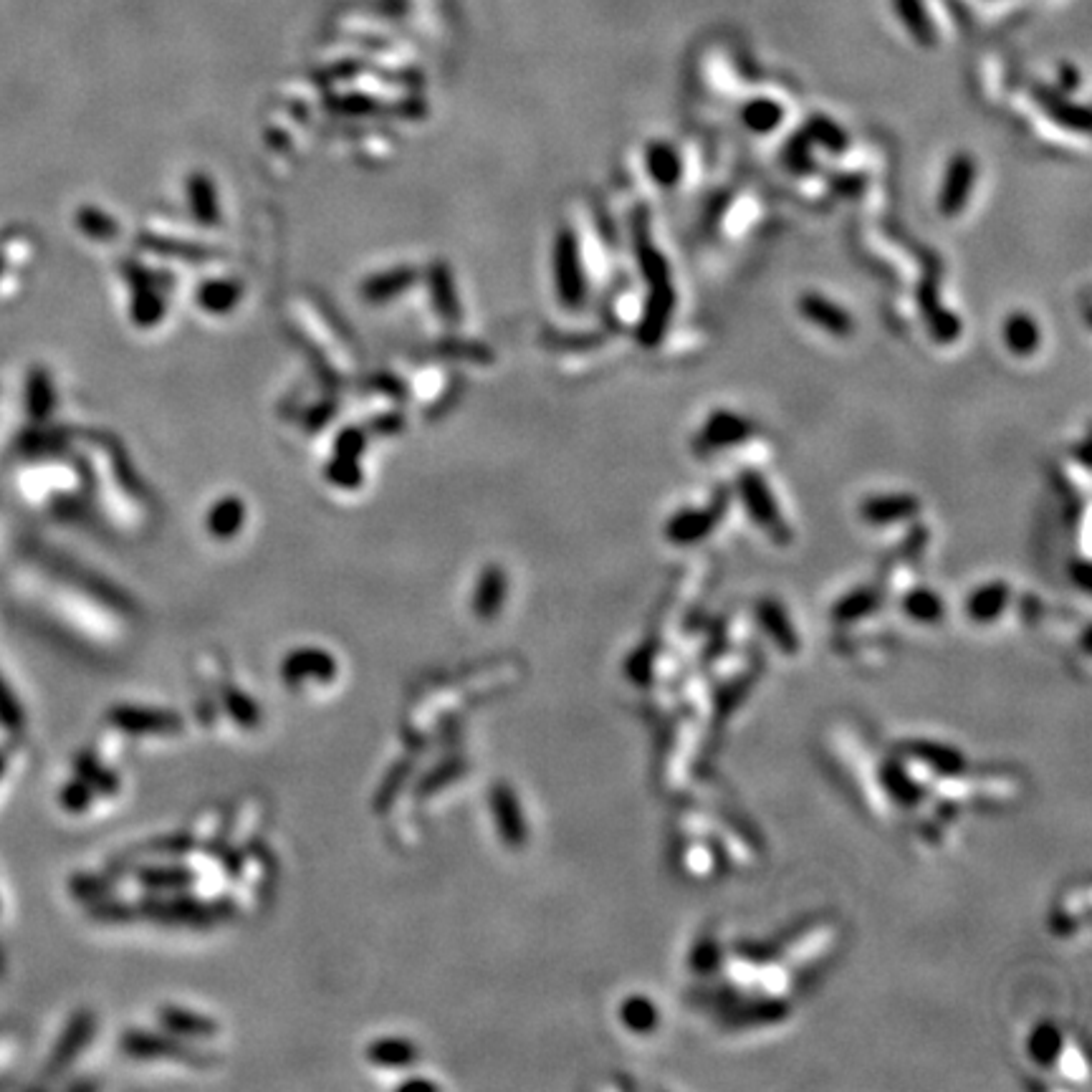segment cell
Wrapping results in <instances>:
<instances>
[{"label":"cell","mask_w":1092,"mask_h":1092,"mask_svg":"<svg viewBox=\"0 0 1092 1092\" xmlns=\"http://www.w3.org/2000/svg\"><path fill=\"white\" fill-rule=\"evenodd\" d=\"M0 774H3V759H0Z\"/></svg>","instance_id":"obj_37"},{"label":"cell","mask_w":1092,"mask_h":1092,"mask_svg":"<svg viewBox=\"0 0 1092 1092\" xmlns=\"http://www.w3.org/2000/svg\"><path fill=\"white\" fill-rule=\"evenodd\" d=\"M160 1022L175 1034H188V1037H213L218 1032V1024L213 1019L201 1017V1014H193L188 1009H168L160 1011Z\"/></svg>","instance_id":"obj_24"},{"label":"cell","mask_w":1092,"mask_h":1092,"mask_svg":"<svg viewBox=\"0 0 1092 1092\" xmlns=\"http://www.w3.org/2000/svg\"><path fill=\"white\" fill-rule=\"evenodd\" d=\"M142 882L152 890H185V887L193 885L198 880L195 872H190L188 867H150V870L142 872Z\"/></svg>","instance_id":"obj_29"},{"label":"cell","mask_w":1092,"mask_h":1092,"mask_svg":"<svg viewBox=\"0 0 1092 1092\" xmlns=\"http://www.w3.org/2000/svg\"><path fill=\"white\" fill-rule=\"evenodd\" d=\"M1011 600V590L1006 582H986L979 590H973L966 597V615L973 622H994L999 620L1001 612L1006 610Z\"/></svg>","instance_id":"obj_16"},{"label":"cell","mask_w":1092,"mask_h":1092,"mask_svg":"<svg viewBox=\"0 0 1092 1092\" xmlns=\"http://www.w3.org/2000/svg\"><path fill=\"white\" fill-rule=\"evenodd\" d=\"M1029 94H1032V102L1037 104L1039 112H1042L1052 125L1060 127V130L1075 132V135H1087V132H1090V109L1077 104L1075 99H1072L1067 92H1062L1060 87L1037 82L1032 84Z\"/></svg>","instance_id":"obj_5"},{"label":"cell","mask_w":1092,"mask_h":1092,"mask_svg":"<svg viewBox=\"0 0 1092 1092\" xmlns=\"http://www.w3.org/2000/svg\"><path fill=\"white\" fill-rule=\"evenodd\" d=\"M1027 1052L1037 1065L1049 1067L1055 1065L1062 1055V1034L1055 1024H1039L1032 1034H1029Z\"/></svg>","instance_id":"obj_26"},{"label":"cell","mask_w":1092,"mask_h":1092,"mask_svg":"<svg viewBox=\"0 0 1092 1092\" xmlns=\"http://www.w3.org/2000/svg\"><path fill=\"white\" fill-rule=\"evenodd\" d=\"M797 311L807 324L834 339H847L854 334V316L839 301L822 291H805L797 298Z\"/></svg>","instance_id":"obj_6"},{"label":"cell","mask_w":1092,"mask_h":1092,"mask_svg":"<svg viewBox=\"0 0 1092 1092\" xmlns=\"http://www.w3.org/2000/svg\"><path fill=\"white\" fill-rule=\"evenodd\" d=\"M877 600L872 592L867 590H854V592H847V595L842 597V600L837 602V607H834V617L842 622H852V620H860V617L870 615L872 610H875Z\"/></svg>","instance_id":"obj_31"},{"label":"cell","mask_w":1092,"mask_h":1092,"mask_svg":"<svg viewBox=\"0 0 1092 1092\" xmlns=\"http://www.w3.org/2000/svg\"><path fill=\"white\" fill-rule=\"evenodd\" d=\"M724 516V501L709 503L701 509H681L666 521V539L678 546H691L714 534L716 524Z\"/></svg>","instance_id":"obj_7"},{"label":"cell","mask_w":1092,"mask_h":1092,"mask_svg":"<svg viewBox=\"0 0 1092 1092\" xmlns=\"http://www.w3.org/2000/svg\"><path fill=\"white\" fill-rule=\"evenodd\" d=\"M920 514V498L905 491L872 493L860 501V519L870 526H890L913 521Z\"/></svg>","instance_id":"obj_8"},{"label":"cell","mask_w":1092,"mask_h":1092,"mask_svg":"<svg viewBox=\"0 0 1092 1092\" xmlns=\"http://www.w3.org/2000/svg\"><path fill=\"white\" fill-rule=\"evenodd\" d=\"M976 183H979V163H976V158L966 150L953 152L941 175L938 195H935L938 213L943 218L961 216L968 208V203H971Z\"/></svg>","instance_id":"obj_2"},{"label":"cell","mask_w":1092,"mask_h":1092,"mask_svg":"<svg viewBox=\"0 0 1092 1092\" xmlns=\"http://www.w3.org/2000/svg\"><path fill=\"white\" fill-rule=\"evenodd\" d=\"M1057 82H1060L1062 92L1075 94L1077 89L1082 87L1080 69H1077L1075 64H1070V61H1065V64H1060V69H1057Z\"/></svg>","instance_id":"obj_35"},{"label":"cell","mask_w":1092,"mask_h":1092,"mask_svg":"<svg viewBox=\"0 0 1092 1092\" xmlns=\"http://www.w3.org/2000/svg\"><path fill=\"white\" fill-rule=\"evenodd\" d=\"M759 622H762V628L772 635L774 643L779 645L782 653L795 655L797 650H800V638H797L795 633V625H792L790 615H787V610L779 605L777 600L759 602Z\"/></svg>","instance_id":"obj_18"},{"label":"cell","mask_w":1092,"mask_h":1092,"mask_svg":"<svg viewBox=\"0 0 1092 1092\" xmlns=\"http://www.w3.org/2000/svg\"><path fill=\"white\" fill-rule=\"evenodd\" d=\"M367 1057L379 1067H407L420 1057V1052L407 1039H377L367 1049Z\"/></svg>","instance_id":"obj_25"},{"label":"cell","mask_w":1092,"mask_h":1092,"mask_svg":"<svg viewBox=\"0 0 1092 1092\" xmlns=\"http://www.w3.org/2000/svg\"><path fill=\"white\" fill-rule=\"evenodd\" d=\"M92 1029H94L92 1017H89V1014H79V1017L69 1024L64 1039H61L59 1047H56L54 1065H69V1062L79 1055V1049L89 1042Z\"/></svg>","instance_id":"obj_28"},{"label":"cell","mask_w":1092,"mask_h":1092,"mask_svg":"<svg viewBox=\"0 0 1092 1092\" xmlns=\"http://www.w3.org/2000/svg\"><path fill=\"white\" fill-rule=\"evenodd\" d=\"M620 1022L630 1034H653L660 1024V1011L648 996H628L620 1004Z\"/></svg>","instance_id":"obj_20"},{"label":"cell","mask_w":1092,"mask_h":1092,"mask_svg":"<svg viewBox=\"0 0 1092 1092\" xmlns=\"http://www.w3.org/2000/svg\"><path fill=\"white\" fill-rule=\"evenodd\" d=\"M412 1087H425V1090H435L433 1082H422V1080H415V1082H405L402 1085V1090H412Z\"/></svg>","instance_id":"obj_36"},{"label":"cell","mask_w":1092,"mask_h":1092,"mask_svg":"<svg viewBox=\"0 0 1092 1092\" xmlns=\"http://www.w3.org/2000/svg\"><path fill=\"white\" fill-rule=\"evenodd\" d=\"M112 721L120 726V729L130 731V734L168 736V734H180V731H183V721H180V716L170 714V711L117 709L112 711Z\"/></svg>","instance_id":"obj_11"},{"label":"cell","mask_w":1092,"mask_h":1092,"mask_svg":"<svg viewBox=\"0 0 1092 1092\" xmlns=\"http://www.w3.org/2000/svg\"><path fill=\"white\" fill-rule=\"evenodd\" d=\"M736 496H739L741 506L749 514V519L764 531V534L772 536L779 544H787L792 539V531L787 526L782 509H779V501L772 491V483L764 478L762 471L757 468H744L736 476Z\"/></svg>","instance_id":"obj_1"},{"label":"cell","mask_w":1092,"mask_h":1092,"mask_svg":"<svg viewBox=\"0 0 1092 1092\" xmlns=\"http://www.w3.org/2000/svg\"><path fill=\"white\" fill-rule=\"evenodd\" d=\"M903 612L910 620L920 622V625H933L943 617L946 607L938 592L925 590V587H913V590L905 592L903 597Z\"/></svg>","instance_id":"obj_23"},{"label":"cell","mask_w":1092,"mask_h":1092,"mask_svg":"<svg viewBox=\"0 0 1092 1092\" xmlns=\"http://www.w3.org/2000/svg\"><path fill=\"white\" fill-rule=\"evenodd\" d=\"M676 286H673V278L668 281L650 283L648 296H645V308L643 316H640L638 324V341L648 349H655L660 341L666 339L668 329H671L673 314H676Z\"/></svg>","instance_id":"obj_4"},{"label":"cell","mask_w":1092,"mask_h":1092,"mask_svg":"<svg viewBox=\"0 0 1092 1092\" xmlns=\"http://www.w3.org/2000/svg\"><path fill=\"white\" fill-rule=\"evenodd\" d=\"M559 288H562V296L567 303H579L584 298V288H587V281H584V271H582V264H579V249H577V239H574V233H564L562 239H559Z\"/></svg>","instance_id":"obj_15"},{"label":"cell","mask_w":1092,"mask_h":1092,"mask_svg":"<svg viewBox=\"0 0 1092 1092\" xmlns=\"http://www.w3.org/2000/svg\"><path fill=\"white\" fill-rule=\"evenodd\" d=\"M281 676L291 686L301 681H331L336 676V663L324 650H296L286 658Z\"/></svg>","instance_id":"obj_13"},{"label":"cell","mask_w":1092,"mask_h":1092,"mask_svg":"<svg viewBox=\"0 0 1092 1092\" xmlns=\"http://www.w3.org/2000/svg\"><path fill=\"white\" fill-rule=\"evenodd\" d=\"M147 908H150L152 915H158V918L178 920V923H208V920H213L216 915H221L216 908H211V905L195 903V900H188V898L152 900Z\"/></svg>","instance_id":"obj_21"},{"label":"cell","mask_w":1092,"mask_h":1092,"mask_svg":"<svg viewBox=\"0 0 1092 1092\" xmlns=\"http://www.w3.org/2000/svg\"><path fill=\"white\" fill-rule=\"evenodd\" d=\"M503 600V582L498 577L483 582V587L478 590L476 597V612L481 617H493L498 612V605Z\"/></svg>","instance_id":"obj_32"},{"label":"cell","mask_w":1092,"mask_h":1092,"mask_svg":"<svg viewBox=\"0 0 1092 1092\" xmlns=\"http://www.w3.org/2000/svg\"><path fill=\"white\" fill-rule=\"evenodd\" d=\"M228 706H231V714L241 721V724H256L259 721V711L251 704L249 698L241 696V693H228Z\"/></svg>","instance_id":"obj_34"},{"label":"cell","mask_w":1092,"mask_h":1092,"mask_svg":"<svg viewBox=\"0 0 1092 1092\" xmlns=\"http://www.w3.org/2000/svg\"><path fill=\"white\" fill-rule=\"evenodd\" d=\"M643 165L648 178L653 180L655 188L660 190H673L681 185L683 180V158L678 147L673 142L655 140L645 147Z\"/></svg>","instance_id":"obj_10"},{"label":"cell","mask_w":1092,"mask_h":1092,"mask_svg":"<svg viewBox=\"0 0 1092 1092\" xmlns=\"http://www.w3.org/2000/svg\"><path fill=\"white\" fill-rule=\"evenodd\" d=\"M491 805H493V817H496V827L501 832L503 842H509L511 847H521L526 839V827H524V815L519 810V800L511 792L509 785H496L491 792Z\"/></svg>","instance_id":"obj_12"},{"label":"cell","mask_w":1092,"mask_h":1092,"mask_svg":"<svg viewBox=\"0 0 1092 1092\" xmlns=\"http://www.w3.org/2000/svg\"><path fill=\"white\" fill-rule=\"evenodd\" d=\"M739 117L741 125L747 127L749 132H754V135H774L782 127V122H785V107L777 99L754 97L749 102H744Z\"/></svg>","instance_id":"obj_17"},{"label":"cell","mask_w":1092,"mask_h":1092,"mask_svg":"<svg viewBox=\"0 0 1092 1092\" xmlns=\"http://www.w3.org/2000/svg\"><path fill=\"white\" fill-rule=\"evenodd\" d=\"M895 11H898V18L905 26V31L913 36V41L920 49H935V44H938V28H935L933 18L925 11L923 0H895Z\"/></svg>","instance_id":"obj_19"},{"label":"cell","mask_w":1092,"mask_h":1092,"mask_svg":"<svg viewBox=\"0 0 1092 1092\" xmlns=\"http://www.w3.org/2000/svg\"><path fill=\"white\" fill-rule=\"evenodd\" d=\"M812 142L807 140L805 132H797L795 137H792L790 145L785 147V152H782V160H785L787 168L792 170L795 175H810L815 173V160H812Z\"/></svg>","instance_id":"obj_30"},{"label":"cell","mask_w":1092,"mask_h":1092,"mask_svg":"<svg viewBox=\"0 0 1092 1092\" xmlns=\"http://www.w3.org/2000/svg\"><path fill=\"white\" fill-rule=\"evenodd\" d=\"M802 132L807 135V140L815 147H822V150L832 152V155H842L849 147V137L832 117H824V114H815L805 122Z\"/></svg>","instance_id":"obj_22"},{"label":"cell","mask_w":1092,"mask_h":1092,"mask_svg":"<svg viewBox=\"0 0 1092 1092\" xmlns=\"http://www.w3.org/2000/svg\"><path fill=\"white\" fill-rule=\"evenodd\" d=\"M125 1047L130 1049V1055L137 1057H175V1060H190V1052L193 1049L180 1047L173 1039L163 1037H150V1034H130L125 1039Z\"/></svg>","instance_id":"obj_27"},{"label":"cell","mask_w":1092,"mask_h":1092,"mask_svg":"<svg viewBox=\"0 0 1092 1092\" xmlns=\"http://www.w3.org/2000/svg\"><path fill=\"white\" fill-rule=\"evenodd\" d=\"M1001 344L1017 359L1034 357L1042 346V326H1039L1037 316L1024 308L1009 311L1001 321Z\"/></svg>","instance_id":"obj_9"},{"label":"cell","mask_w":1092,"mask_h":1092,"mask_svg":"<svg viewBox=\"0 0 1092 1092\" xmlns=\"http://www.w3.org/2000/svg\"><path fill=\"white\" fill-rule=\"evenodd\" d=\"M757 433H759L757 420H752V417L744 415V412L719 407V410H714L709 417H706L701 430H698L696 450L701 455H714V453H721V450L739 448V445L749 443L752 438H757Z\"/></svg>","instance_id":"obj_3"},{"label":"cell","mask_w":1092,"mask_h":1092,"mask_svg":"<svg viewBox=\"0 0 1092 1092\" xmlns=\"http://www.w3.org/2000/svg\"><path fill=\"white\" fill-rule=\"evenodd\" d=\"M0 719L6 721L8 726H13V729H16L18 724H23V711L18 709L16 698H13V693L8 691L3 678H0Z\"/></svg>","instance_id":"obj_33"},{"label":"cell","mask_w":1092,"mask_h":1092,"mask_svg":"<svg viewBox=\"0 0 1092 1092\" xmlns=\"http://www.w3.org/2000/svg\"><path fill=\"white\" fill-rule=\"evenodd\" d=\"M918 301H920V314H923L925 326H928V331L935 336V339L938 341L958 339V334H961V319L953 314L951 308L943 306L933 281L930 283L925 281L923 286H920Z\"/></svg>","instance_id":"obj_14"}]
</instances>
